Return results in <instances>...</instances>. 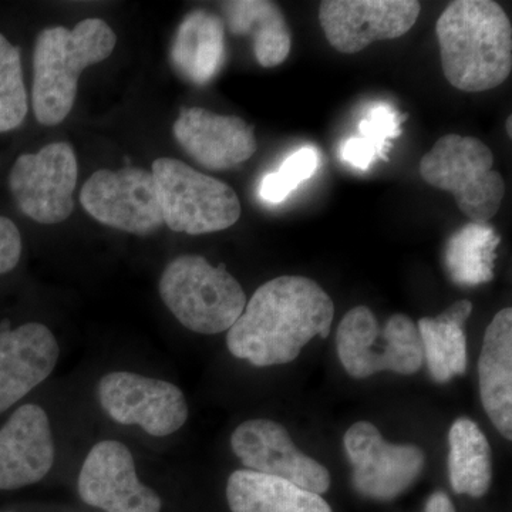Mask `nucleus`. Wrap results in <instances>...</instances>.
<instances>
[{
  "label": "nucleus",
  "instance_id": "a211bd4d",
  "mask_svg": "<svg viewBox=\"0 0 512 512\" xmlns=\"http://www.w3.org/2000/svg\"><path fill=\"white\" fill-rule=\"evenodd\" d=\"M481 403L495 429L512 439V309L497 313L485 330L478 359Z\"/></svg>",
  "mask_w": 512,
  "mask_h": 512
},
{
  "label": "nucleus",
  "instance_id": "a878e982",
  "mask_svg": "<svg viewBox=\"0 0 512 512\" xmlns=\"http://www.w3.org/2000/svg\"><path fill=\"white\" fill-rule=\"evenodd\" d=\"M28 110L20 49L0 33V133L22 126Z\"/></svg>",
  "mask_w": 512,
  "mask_h": 512
},
{
  "label": "nucleus",
  "instance_id": "b1692460",
  "mask_svg": "<svg viewBox=\"0 0 512 512\" xmlns=\"http://www.w3.org/2000/svg\"><path fill=\"white\" fill-rule=\"evenodd\" d=\"M500 237L488 224L471 222L457 231L446 245L444 262L454 284L478 286L488 284L494 278Z\"/></svg>",
  "mask_w": 512,
  "mask_h": 512
},
{
  "label": "nucleus",
  "instance_id": "f3484780",
  "mask_svg": "<svg viewBox=\"0 0 512 512\" xmlns=\"http://www.w3.org/2000/svg\"><path fill=\"white\" fill-rule=\"evenodd\" d=\"M175 140L202 167L224 171L256 153L254 127L237 116H221L200 107L181 109L173 126Z\"/></svg>",
  "mask_w": 512,
  "mask_h": 512
},
{
  "label": "nucleus",
  "instance_id": "412c9836",
  "mask_svg": "<svg viewBox=\"0 0 512 512\" xmlns=\"http://www.w3.org/2000/svg\"><path fill=\"white\" fill-rule=\"evenodd\" d=\"M227 501L231 512H333L322 495L251 470L229 476Z\"/></svg>",
  "mask_w": 512,
  "mask_h": 512
},
{
  "label": "nucleus",
  "instance_id": "4468645a",
  "mask_svg": "<svg viewBox=\"0 0 512 512\" xmlns=\"http://www.w3.org/2000/svg\"><path fill=\"white\" fill-rule=\"evenodd\" d=\"M83 503L106 512H161L160 495L138 480L126 444L103 440L89 451L77 480Z\"/></svg>",
  "mask_w": 512,
  "mask_h": 512
},
{
  "label": "nucleus",
  "instance_id": "c756f323",
  "mask_svg": "<svg viewBox=\"0 0 512 512\" xmlns=\"http://www.w3.org/2000/svg\"><path fill=\"white\" fill-rule=\"evenodd\" d=\"M511 123H512V119H511V116H510V117H508V119H507L508 137H512Z\"/></svg>",
  "mask_w": 512,
  "mask_h": 512
},
{
  "label": "nucleus",
  "instance_id": "dca6fc26",
  "mask_svg": "<svg viewBox=\"0 0 512 512\" xmlns=\"http://www.w3.org/2000/svg\"><path fill=\"white\" fill-rule=\"evenodd\" d=\"M55 440L45 410L20 406L0 429V490L39 483L55 464Z\"/></svg>",
  "mask_w": 512,
  "mask_h": 512
},
{
  "label": "nucleus",
  "instance_id": "9d476101",
  "mask_svg": "<svg viewBox=\"0 0 512 512\" xmlns=\"http://www.w3.org/2000/svg\"><path fill=\"white\" fill-rule=\"evenodd\" d=\"M84 210L107 227L134 235H150L164 225L154 175L143 168L94 173L80 191Z\"/></svg>",
  "mask_w": 512,
  "mask_h": 512
},
{
  "label": "nucleus",
  "instance_id": "f03ea898",
  "mask_svg": "<svg viewBox=\"0 0 512 512\" xmlns=\"http://www.w3.org/2000/svg\"><path fill=\"white\" fill-rule=\"evenodd\" d=\"M441 67L447 82L466 93L501 86L512 70V26L491 0H457L436 23Z\"/></svg>",
  "mask_w": 512,
  "mask_h": 512
},
{
  "label": "nucleus",
  "instance_id": "6ab92c4d",
  "mask_svg": "<svg viewBox=\"0 0 512 512\" xmlns=\"http://www.w3.org/2000/svg\"><path fill=\"white\" fill-rule=\"evenodd\" d=\"M170 56L175 72L187 82L210 83L225 60L222 19L204 9L192 10L178 26Z\"/></svg>",
  "mask_w": 512,
  "mask_h": 512
},
{
  "label": "nucleus",
  "instance_id": "f257e3e1",
  "mask_svg": "<svg viewBox=\"0 0 512 512\" xmlns=\"http://www.w3.org/2000/svg\"><path fill=\"white\" fill-rule=\"evenodd\" d=\"M335 303L305 276H279L256 289L228 330L232 356L256 367L291 363L315 336L328 338Z\"/></svg>",
  "mask_w": 512,
  "mask_h": 512
},
{
  "label": "nucleus",
  "instance_id": "c85d7f7f",
  "mask_svg": "<svg viewBox=\"0 0 512 512\" xmlns=\"http://www.w3.org/2000/svg\"><path fill=\"white\" fill-rule=\"evenodd\" d=\"M424 512H457L453 501L444 491H436L427 500Z\"/></svg>",
  "mask_w": 512,
  "mask_h": 512
},
{
  "label": "nucleus",
  "instance_id": "6e6552de",
  "mask_svg": "<svg viewBox=\"0 0 512 512\" xmlns=\"http://www.w3.org/2000/svg\"><path fill=\"white\" fill-rule=\"evenodd\" d=\"M101 409L116 423L138 426L153 437L177 433L188 420V403L180 387L165 380L113 372L101 377Z\"/></svg>",
  "mask_w": 512,
  "mask_h": 512
},
{
  "label": "nucleus",
  "instance_id": "423d86ee",
  "mask_svg": "<svg viewBox=\"0 0 512 512\" xmlns=\"http://www.w3.org/2000/svg\"><path fill=\"white\" fill-rule=\"evenodd\" d=\"M336 349L346 373L355 379L379 372L410 376L424 363L419 329L409 316L393 315L380 329L375 313L363 305L340 320Z\"/></svg>",
  "mask_w": 512,
  "mask_h": 512
},
{
  "label": "nucleus",
  "instance_id": "2eb2a0df",
  "mask_svg": "<svg viewBox=\"0 0 512 512\" xmlns=\"http://www.w3.org/2000/svg\"><path fill=\"white\" fill-rule=\"evenodd\" d=\"M59 343L43 323L10 329L0 323V414L20 402L52 375L59 362Z\"/></svg>",
  "mask_w": 512,
  "mask_h": 512
},
{
  "label": "nucleus",
  "instance_id": "5701e85b",
  "mask_svg": "<svg viewBox=\"0 0 512 512\" xmlns=\"http://www.w3.org/2000/svg\"><path fill=\"white\" fill-rule=\"evenodd\" d=\"M448 478L454 493L481 498L493 483V451L477 423L458 417L448 431Z\"/></svg>",
  "mask_w": 512,
  "mask_h": 512
},
{
  "label": "nucleus",
  "instance_id": "7ed1b4c3",
  "mask_svg": "<svg viewBox=\"0 0 512 512\" xmlns=\"http://www.w3.org/2000/svg\"><path fill=\"white\" fill-rule=\"evenodd\" d=\"M117 37L103 19L89 18L76 28H47L37 36L33 52L32 104L43 126L62 123L74 106L80 74L106 60Z\"/></svg>",
  "mask_w": 512,
  "mask_h": 512
},
{
  "label": "nucleus",
  "instance_id": "1a4fd4ad",
  "mask_svg": "<svg viewBox=\"0 0 512 512\" xmlns=\"http://www.w3.org/2000/svg\"><path fill=\"white\" fill-rule=\"evenodd\" d=\"M343 444L353 467V488L369 500H394L412 487L426 466L420 447L387 443L369 421L353 424Z\"/></svg>",
  "mask_w": 512,
  "mask_h": 512
},
{
  "label": "nucleus",
  "instance_id": "39448f33",
  "mask_svg": "<svg viewBox=\"0 0 512 512\" xmlns=\"http://www.w3.org/2000/svg\"><path fill=\"white\" fill-rule=\"evenodd\" d=\"M420 174L427 184L451 192L460 211L476 224H487L503 204V175L494 170L493 151L477 138L441 137L421 158Z\"/></svg>",
  "mask_w": 512,
  "mask_h": 512
},
{
  "label": "nucleus",
  "instance_id": "20e7f679",
  "mask_svg": "<svg viewBox=\"0 0 512 512\" xmlns=\"http://www.w3.org/2000/svg\"><path fill=\"white\" fill-rule=\"evenodd\" d=\"M158 291L174 318L201 335L227 332L247 306L237 279L224 265L212 266L200 255L173 259L165 266Z\"/></svg>",
  "mask_w": 512,
  "mask_h": 512
},
{
  "label": "nucleus",
  "instance_id": "ddd939ff",
  "mask_svg": "<svg viewBox=\"0 0 512 512\" xmlns=\"http://www.w3.org/2000/svg\"><path fill=\"white\" fill-rule=\"evenodd\" d=\"M231 448L245 470L282 478L315 494L328 493V468L298 450L288 430L276 421H244L232 433Z\"/></svg>",
  "mask_w": 512,
  "mask_h": 512
},
{
  "label": "nucleus",
  "instance_id": "393cba45",
  "mask_svg": "<svg viewBox=\"0 0 512 512\" xmlns=\"http://www.w3.org/2000/svg\"><path fill=\"white\" fill-rule=\"evenodd\" d=\"M404 117L386 104L372 107L359 123V136L340 147V157L357 170H367L377 158L389 160L392 140L402 134Z\"/></svg>",
  "mask_w": 512,
  "mask_h": 512
},
{
  "label": "nucleus",
  "instance_id": "cd10ccee",
  "mask_svg": "<svg viewBox=\"0 0 512 512\" xmlns=\"http://www.w3.org/2000/svg\"><path fill=\"white\" fill-rule=\"evenodd\" d=\"M22 256V237L15 222L0 217V275L8 274L18 266Z\"/></svg>",
  "mask_w": 512,
  "mask_h": 512
},
{
  "label": "nucleus",
  "instance_id": "f8f14e48",
  "mask_svg": "<svg viewBox=\"0 0 512 512\" xmlns=\"http://www.w3.org/2000/svg\"><path fill=\"white\" fill-rule=\"evenodd\" d=\"M420 10L414 0H326L320 3L319 20L333 49L355 55L376 40L406 35Z\"/></svg>",
  "mask_w": 512,
  "mask_h": 512
},
{
  "label": "nucleus",
  "instance_id": "4be33fe9",
  "mask_svg": "<svg viewBox=\"0 0 512 512\" xmlns=\"http://www.w3.org/2000/svg\"><path fill=\"white\" fill-rule=\"evenodd\" d=\"M473 312V303L458 301L436 318L417 323L424 362L434 382L447 383L467 370V339L464 325Z\"/></svg>",
  "mask_w": 512,
  "mask_h": 512
},
{
  "label": "nucleus",
  "instance_id": "aec40b11",
  "mask_svg": "<svg viewBox=\"0 0 512 512\" xmlns=\"http://www.w3.org/2000/svg\"><path fill=\"white\" fill-rule=\"evenodd\" d=\"M232 35L248 36L256 62L266 69L279 66L292 49V33L284 13L268 0H231L221 3Z\"/></svg>",
  "mask_w": 512,
  "mask_h": 512
},
{
  "label": "nucleus",
  "instance_id": "bb28decb",
  "mask_svg": "<svg viewBox=\"0 0 512 512\" xmlns=\"http://www.w3.org/2000/svg\"><path fill=\"white\" fill-rule=\"evenodd\" d=\"M319 158L313 147H303L286 158L276 173L265 175L259 185V197L271 204L285 201L291 192L315 174Z\"/></svg>",
  "mask_w": 512,
  "mask_h": 512
},
{
  "label": "nucleus",
  "instance_id": "9b49d317",
  "mask_svg": "<svg viewBox=\"0 0 512 512\" xmlns=\"http://www.w3.org/2000/svg\"><path fill=\"white\" fill-rule=\"evenodd\" d=\"M77 158L70 144L52 143L13 164L9 187L19 210L39 224H59L73 212Z\"/></svg>",
  "mask_w": 512,
  "mask_h": 512
},
{
  "label": "nucleus",
  "instance_id": "0eeeda50",
  "mask_svg": "<svg viewBox=\"0 0 512 512\" xmlns=\"http://www.w3.org/2000/svg\"><path fill=\"white\" fill-rule=\"evenodd\" d=\"M164 225L188 235L212 234L237 224L241 202L228 184L174 158L153 163Z\"/></svg>",
  "mask_w": 512,
  "mask_h": 512
}]
</instances>
